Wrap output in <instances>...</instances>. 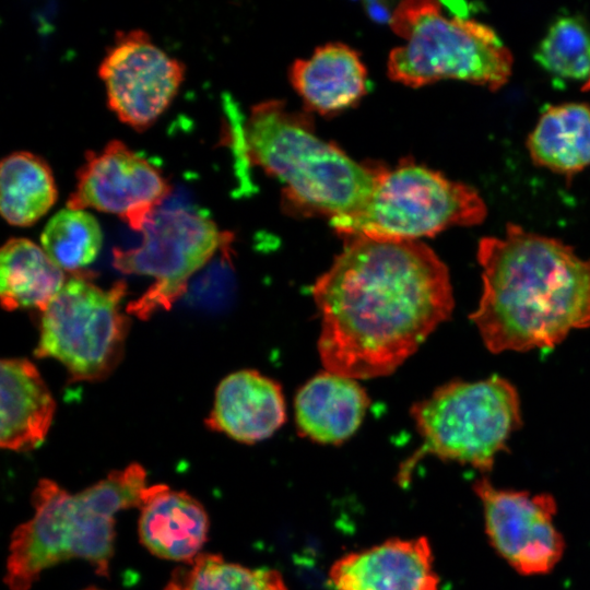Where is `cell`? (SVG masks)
Wrapping results in <instances>:
<instances>
[{"mask_svg": "<svg viewBox=\"0 0 590 590\" xmlns=\"http://www.w3.org/2000/svg\"><path fill=\"white\" fill-rule=\"evenodd\" d=\"M312 297L326 370L356 380L394 371L455 306L448 268L433 249L369 237L347 238Z\"/></svg>", "mask_w": 590, "mask_h": 590, "instance_id": "1", "label": "cell"}, {"mask_svg": "<svg viewBox=\"0 0 590 590\" xmlns=\"http://www.w3.org/2000/svg\"><path fill=\"white\" fill-rule=\"evenodd\" d=\"M483 288L470 318L492 353L552 349L590 327V259L508 223L477 245Z\"/></svg>", "mask_w": 590, "mask_h": 590, "instance_id": "2", "label": "cell"}, {"mask_svg": "<svg viewBox=\"0 0 590 590\" xmlns=\"http://www.w3.org/2000/svg\"><path fill=\"white\" fill-rule=\"evenodd\" d=\"M146 481L139 463L113 471L75 494L55 481L40 480L32 494L33 517L11 535L4 575L9 589L30 590L43 570L71 558L87 560L107 577L116 514L140 509L163 485Z\"/></svg>", "mask_w": 590, "mask_h": 590, "instance_id": "3", "label": "cell"}, {"mask_svg": "<svg viewBox=\"0 0 590 590\" xmlns=\"http://www.w3.org/2000/svg\"><path fill=\"white\" fill-rule=\"evenodd\" d=\"M241 140L247 161L285 185L293 208L330 220L359 210L382 169L357 163L320 139L306 116L288 111L280 101L251 108Z\"/></svg>", "mask_w": 590, "mask_h": 590, "instance_id": "4", "label": "cell"}, {"mask_svg": "<svg viewBox=\"0 0 590 590\" xmlns=\"http://www.w3.org/2000/svg\"><path fill=\"white\" fill-rule=\"evenodd\" d=\"M389 24L404 39L388 57L391 80L418 87L444 79L500 88L512 71V56L482 22L446 16L436 1H404Z\"/></svg>", "mask_w": 590, "mask_h": 590, "instance_id": "5", "label": "cell"}, {"mask_svg": "<svg viewBox=\"0 0 590 590\" xmlns=\"http://www.w3.org/2000/svg\"><path fill=\"white\" fill-rule=\"evenodd\" d=\"M411 415L423 439L422 455L489 471L496 457L522 426L520 398L507 379L492 376L476 381L453 380L415 403Z\"/></svg>", "mask_w": 590, "mask_h": 590, "instance_id": "6", "label": "cell"}, {"mask_svg": "<svg viewBox=\"0 0 590 590\" xmlns=\"http://www.w3.org/2000/svg\"><path fill=\"white\" fill-rule=\"evenodd\" d=\"M486 215L487 206L473 187L410 163L382 168L365 204L330 224L347 238L418 240L448 227L481 224Z\"/></svg>", "mask_w": 590, "mask_h": 590, "instance_id": "7", "label": "cell"}, {"mask_svg": "<svg viewBox=\"0 0 590 590\" xmlns=\"http://www.w3.org/2000/svg\"><path fill=\"white\" fill-rule=\"evenodd\" d=\"M126 283L108 290L87 274L73 273L44 309L34 355L59 361L71 381L107 377L122 357L129 318L122 312Z\"/></svg>", "mask_w": 590, "mask_h": 590, "instance_id": "8", "label": "cell"}, {"mask_svg": "<svg viewBox=\"0 0 590 590\" xmlns=\"http://www.w3.org/2000/svg\"><path fill=\"white\" fill-rule=\"evenodd\" d=\"M137 248L113 250V264L122 273L152 276L154 283L126 307L129 315L148 320L167 310L187 290L189 279L231 236L208 216L186 209H157L140 231Z\"/></svg>", "mask_w": 590, "mask_h": 590, "instance_id": "9", "label": "cell"}, {"mask_svg": "<svg viewBox=\"0 0 590 590\" xmlns=\"http://www.w3.org/2000/svg\"><path fill=\"white\" fill-rule=\"evenodd\" d=\"M185 71L142 30L118 32L98 68L108 107L137 131L150 128L168 108Z\"/></svg>", "mask_w": 590, "mask_h": 590, "instance_id": "10", "label": "cell"}, {"mask_svg": "<svg viewBox=\"0 0 590 590\" xmlns=\"http://www.w3.org/2000/svg\"><path fill=\"white\" fill-rule=\"evenodd\" d=\"M483 507L485 533L492 547L524 576L548 574L565 552L554 524L555 498L495 486L487 477L473 484Z\"/></svg>", "mask_w": 590, "mask_h": 590, "instance_id": "11", "label": "cell"}, {"mask_svg": "<svg viewBox=\"0 0 590 590\" xmlns=\"http://www.w3.org/2000/svg\"><path fill=\"white\" fill-rule=\"evenodd\" d=\"M170 191L160 168L123 142L111 140L99 152H86L67 208L116 214L140 232Z\"/></svg>", "mask_w": 590, "mask_h": 590, "instance_id": "12", "label": "cell"}, {"mask_svg": "<svg viewBox=\"0 0 590 590\" xmlns=\"http://www.w3.org/2000/svg\"><path fill=\"white\" fill-rule=\"evenodd\" d=\"M328 577L334 590H439L425 536L390 539L347 553L332 564Z\"/></svg>", "mask_w": 590, "mask_h": 590, "instance_id": "13", "label": "cell"}, {"mask_svg": "<svg viewBox=\"0 0 590 590\" xmlns=\"http://www.w3.org/2000/svg\"><path fill=\"white\" fill-rule=\"evenodd\" d=\"M285 418L281 386L256 370L243 369L221 380L205 423L237 441L255 444L271 437Z\"/></svg>", "mask_w": 590, "mask_h": 590, "instance_id": "14", "label": "cell"}, {"mask_svg": "<svg viewBox=\"0 0 590 590\" xmlns=\"http://www.w3.org/2000/svg\"><path fill=\"white\" fill-rule=\"evenodd\" d=\"M369 405L356 379L322 371L309 379L295 398V422L300 435L323 445H339L359 427Z\"/></svg>", "mask_w": 590, "mask_h": 590, "instance_id": "15", "label": "cell"}, {"mask_svg": "<svg viewBox=\"0 0 590 590\" xmlns=\"http://www.w3.org/2000/svg\"><path fill=\"white\" fill-rule=\"evenodd\" d=\"M0 371V445L13 451L34 449L51 426L56 402L28 359L3 358Z\"/></svg>", "mask_w": 590, "mask_h": 590, "instance_id": "16", "label": "cell"}, {"mask_svg": "<svg viewBox=\"0 0 590 590\" xmlns=\"http://www.w3.org/2000/svg\"><path fill=\"white\" fill-rule=\"evenodd\" d=\"M290 80L310 110L339 113L355 105L367 92V71L357 51L342 43L318 47L296 60Z\"/></svg>", "mask_w": 590, "mask_h": 590, "instance_id": "17", "label": "cell"}, {"mask_svg": "<svg viewBox=\"0 0 590 590\" xmlns=\"http://www.w3.org/2000/svg\"><path fill=\"white\" fill-rule=\"evenodd\" d=\"M208 531L202 505L165 484L140 508V541L160 558L190 564L200 554Z\"/></svg>", "mask_w": 590, "mask_h": 590, "instance_id": "18", "label": "cell"}, {"mask_svg": "<svg viewBox=\"0 0 590 590\" xmlns=\"http://www.w3.org/2000/svg\"><path fill=\"white\" fill-rule=\"evenodd\" d=\"M534 164L570 177L590 165V106H550L527 139Z\"/></svg>", "mask_w": 590, "mask_h": 590, "instance_id": "19", "label": "cell"}, {"mask_svg": "<svg viewBox=\"0 0 590 590\" xmlns=\"http://www.w3.org/2000/svg\"><path fill=\"white\" fill-rule=\"evenodd\" d=\"M59 268L35 243L10 238L0 251V297L7 310L38 308L42 311L61 290Z\"/></svg>", "mask_w": 590, "mask_h": 590, "instance_id": "20", "label": "cell"}, {"mask_svg": "<svg viewBox=\"0 0 590 590\" xmlns=\"http://www.w3.org/2000/svg\"><path fill=\"white\" fill-rule=\"evenodd\" d=\"M57 187L49 164L40 156L16 151L0 165V210L14 226H31L57 201Z\"/></svg>", "mask_w": 590, "mask_h": 590, "instance_id": "21", "label": "cell"}, {"mask_svg": "<svg viewBox=\"0 0 590 590\" xmlns=\"http://www.w3.org/2000/svg\"><path fill=\"white\" fill-rule=\"evenodd\" d=\"M174 570L164 590H288L281 573L226 562L220 554L200 553Z\"/></svg>", "mask_w": 590, "mask_h": 590, "instance_id": "22", "label": "cell"}, {"mask_svg": "<svg viewBox=\"0 0 590 590\" xmlns=\"http://www.w3.org/2000/svg\"><path fill=\"white\" fill-rule=\"evenodd\" d=\"M40 243L44 251L59 268L76 273L96 259L103 244V234L90 212L66 208L48 221Z\"/></svg>", "mask_w": 590, "mask_h": 590, "instance_id": "23", "label": "cell"}, {"mask_svg": "<svg viewBox=\"0 0 590 590\" xmlns=\"http://www.w3.org/2000/svg\"><path fill=\"white\" fill-rule=\"evenodd\" d=\"M535 60L550 73L583 83L590 76V32L576 17L556 20L538 46Z\"/></svg>", "mask_w": 590, "mask_h": 590, "instance_id": "24", "label": "cell"}, {"mask_svg": "<svg viewBox=\"0 0 590 590\" xmlns=\"http://www.w3.org/2000/svg\"><path fill=\"white\" fill-rule=\"evenodd\" d=\"M590 90V76L589 79L582 84V91H589Z\"/></svg>", "mask_w": 590, "mask_h": 590, "instance_id": "25", "label": "cell"}, {"mask_svg": "<svg viewBox=\"0 0 590 590\" xmlns=\"http://www.w3.org/2000/svg\"><path fill=\"white\" fill-rule=\"evenodd\" d=\"M82 590H101V589H97V588H95V587H87V588L82 589Z\"/></svg>", "mask_w": 590, "mask_h": 590, "instance_id": "26", "label": "cell"}]
</instances>
